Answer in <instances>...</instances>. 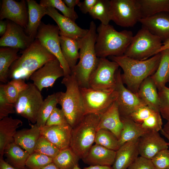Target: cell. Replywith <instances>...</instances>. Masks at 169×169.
I'll list each match as a JSON object with an SVG mask.
<instances>
[{"label":"cell","instance_id":"d6986e66","mask_svg":"<svg viewBox=\"0 0 169 169\" xmlns=\"http://www.w3.org/2000/svg\"><path fill=\"white\" fill-rule=\"evenodd\" d=\"M46 15L56 23L60 31V35L70 38L78 39L87 33L89 29L81 28L70 19L60 14L54 8H47Z\"/></svg>","mask_w":169,"mask_h":169},{"label":"cell","instance_id":"ac0fdd59","mask_svg":"<svg viewBox=\"0 0 169 169\" xmlns=\"http://www.w3.org/2000/svg\"><path fill=\"white\" fill-rule=\"evenodd\" d=\"M128 117L148 131L159 132L162 129L163 123L159 111L147 105L140 107Z\"/></svg>","mask_w":169,"mask_h":169},{"label":"cell","instance_id":"91938a15","mask_svg":"<svg viewBox=\"0 0 169 169\" xmlns=\"http://www.w3.org/2000/svg\"><path fill=\"white\" fill-rule=\"evenodd\" d=\"M22 169H29L27 168L25 166L23 168H22Z\"/></svg>","mask_w":169,"mask_h":169},{"label":"cell","instance_id":"9f6ffc18","mask_svg":"<svg viewBox=\"0 0 169 169\" xmlns=\"http://www.w3.org/2000/svg\"><path fill=\"white\" fill-rule=\"evenodd\" d=\"M162 130L169 136V123H166L162 128Z\"/></svg>","mask_w":169,"mask_h":169},{"label":"cell","instance_id":"f6af8a7d","mask_svg":"<svg viewBox=\"0 0 169 169\" xmlns=\"http://www.w3.org/2000/svg\"><path fill=\"white\" fill-rule=\"evenodd\" d=\"M68 124L61 109L55 107L48 118L45 124L47 126L58 125Z\"/></svg>","mask_w":169,"mask_h":169},{"label":"cell","instance_id":"60d3db41","mask_svg":"<svg viewBox=\"0 0 169 169\" xmlns=\"http://www.w3.org/2000/svg\"><path fill=\"white\" fill-rule=\"evenodd\" d=\"M61 150L41 135L35 146L34 152L39 153L54 158Z\"/></svg>","mask_w":169,"mask_h":169},{"label":"cell","instance_id":"8fae6325","mask_svg":"<svg viewBox=\"0 0 169 169\" xmlns=\"http://www.w3.org/2000/svg\"><path fill=\"white\" fill-rule=\"evenodd\" d=\"M111 20L124 27H132L141 18L137 0H110Z\"/></svg>","mask_w":169,"mask_h":169},{"label":"cell","instance_id":"8d00e7d4","mask_svg":"<svg viewBox=\"0 0 169 169\" xmlns=\"http://www.w3.org/2000/svg\"><path fill=\"white\" fill-rule=\"evenodd\" d=\"M5 95L8 101L14 104L17 100L19 94L28 87L25 80L13 79L5 84H1Z\"/></svg>","mask_w":169,"mask_h":169},{"label":"cell","instance_id":"277c9868","mask_svg":"<svg viewBox=\"0 0 169 169\" xmlns=\"http://www.w3.org/2000/svg\"><path fill=\"white\" fill-rule=\"evenodd\" d=\"M96 32L95 49L99 58L124 55L133 37L131 31L124 30L118 32L110 24L100 23Z\"/></svg>","mask_w":169,"mask_h":169},{"label":"cell","instance_id":"e575fe53","mask_svg":"<svg viewBox=\"0 0 169 169\" xmlns=\"http://www.w3.org/2000/svg\"><path fill=\"white\" fill-rule=\"evenodd\" d=\"M59 92L48 95L43 101L38 111L36 124L41 128L45 125L46 121L59 104Z\"/></svg>","mask_w":169,"mask_h":169},{"label":"cell","instance_id":"d4e9b609","mask_svg":"<svg viewBox=\"0 0 169 169\" xmlns=\"http://www.w3.org/2000/svg\"><path fill=\"white\" fill-rule=\"evenodd\" d=\"M28 8V22L25 29L26 34L35 39L42 17L46 15L47 8L41 5L34 0H26Z\"/></svg>","mask_w":169,"mask_h":169},{"label":"cell","instance_id":"681fc988","mask_svg":"<svg viewBox=\"0 0 169 169\" xmlns=\"http://www.w3.org/2000/svg\"><path fill=\"white\" fill-rule=\"evenodd\" d=\"M0 169H19L16 168L8 162H6L3 158H0Z\"/></svg>","mask_w":169,"mask_h":169},{"label":"cell","instance_id":"b9f144b4","mask_svg":"<svg viewBox=\"0 0 169 169\" xmlns=\"http://www.w3.org/2000/svg\"><path fill=\"white\" fill-rule=\"evenodd\" d=\"M53 158L44 154L34 152L29 155L25 166L29 169H40L53 162Z\"/></svg>","mask_w":169,"mask_h":169},{"label":"cell","instance_id":"30bf717a","mask_svg":"<svg viewBox=\"0 0 169 169\" xmlns=\"http://www.w3.org/2000/svg\"><path fill=\"white\" fill-rule=\"evenodd\" d=\"M119 67L114 61L99 58L97 66L90 76L89 88L104 91L115 90L116 73Z\"/></svg>","mask_w":169,"mask_h":169},{"label":"cell","instance_id":"f546056e","mask_svg":"<svg viewBox=\"0 0 169 169\" xmlns=\"http://www.w3.org/2000/svg\"><path fill=\"white\" fill-rule=\"evenodd\" d=\"M59 41L62 54L71 70L76 65L79 58V39L60 35Z\"/></svg>","mask_w":169,"mask_h":169},{"label":"cell","instance_id":"ba28073f","mask_svg":"<svg viewBox=\"0 0 169 169\" xmlns=\"http://www.w3.org/2000/svg\"><path fill=\"white\" fill-rule=\"evenodd\" d=\"M80 91L85 115L93 114L100 115L109 108L117 97L115 90L104 91L80 87Z\"/></svg>","mask_w":169,"mask_h":169},{"label":"cell","instance_id":"1f68e13d","mask_svg":"<svg viewBox=\"0 0 169 169\" xmlns=\"http://www.w3.org/2000/svg\"><path fill=\"white\" fill-rule=\"evenodd\" d=\"M4 155L8 162L14 167L22 169L25 166L29 154L14 142L8 145L4 151Z\"/></svg>","mask_w":169,"mask_h":169},{"label":"cell","instance_id":"4dcf8cb0","mask_svg":"<svg viewBox=\"0 0 169 169\" xmlns=\"http://www.w3.org/2000/svg\"><path fill=\"white\" fill-rule=\"evenodd\" d=\"M19 49L2 47L0 49V81L4 83L8 81L10 68L19 57Z\"/></svg>","mask_w":169,"mask_h":169},{"label":"cell","instance_id":"5b68a950","mask_svg":"<svg viewBox=\"0 0 169 169\" xmlns=\"http://www.w3.org/2000/svg\"><path fill=\"white\" fill-rule=\"evenodd\" d=\"M61 83L66 88L65 92H59V104L61 107L68 124L73 128L85 115L80 87L72 73L64 77Z\"/></svg>","mask_w":169,"mask_h":169},{"label":"cell","instance_id":"ffe728a7","mask_svg":"<svg viewBox=\"0 0 169 169\" xmlns=\"http://www.w3.org/2000/svg\"><path fill=\"white\" fill-rule=\"evenodd\" d=\"M139 22L163 42L169 39V13L162 12L150 17L141 18Z\"/></svg>","mask_w":169,"mask_h":169},{"label":"cell","instance_id":"bcb514c9","mask_svg":"<svg viewBox=\"0 0 169 169\" xmlns=\"http://www.w3.org/2000/svg\"><path fill=\"white\" fill-rule=\"evenodd\" d=\"M157 169H166L169 167V149L162 150L157 153L151 159Z\"/></svg>","mask_w":169,"mask_h":169},{"label":"cell","instance_id":"603a6c76","mask_svg":"<svg viewBox=\"0 0 169 169\" xmlns=\"http://www.w3.org/2000/svg\"><path fill=\"white\" fill-rule=\"evenodd\" d=\"M100 116L98 130L104 129L113 133L119 139L123 128L116 100Z\"/></svg>","mask_w":169,"mask_h":169},{"label":"cell","instance_id":"94428289","mask_svg":"<svg viewBox=\"0 0 169 169\" xmlns=\"http://www.w3.org/2000/svg\"><path fill=\"white\" fill-rule=\"evenodd\" d=\"M166 169H169V167H168V168H166Z\"/></svg>","mask_w":169,"mask_h":169},{"label":"cell","instance_id":"7c38bea8","mask_svg":"<svg viewBox=\"0 0 169 169\" xmlns=\"http://www.w3.org/2000/svg\"><path fill=\"white\" fill-rule=\"evenodd\" d=\"M60 31L57 25L45 24L41 22L35 39L59 61L64 73V76L70 75L71 70L64 58L61 50L59 41Z\"/></svg>","mask_w":169,"mask_h":169},{"label":"cell","instance_id":"c3c4849f","mask_svg":"<svg viewBox=\"0 0 169 169\" xmlns=\"http://www.w3.org/2000/svg\"><path fill=\"white\" fill-rule=\"evenodd\" d=\"M98 0H84L80 2L78 5L79 9L84 14L89 13L97 2Z\"/></svg>","mask_w":169,"mask_h":169},{"label":"cell","instance_id":"f1b7e54d","mask_svg":"<svg viewBox=\"0 0 169 169\" xmlns=\"http://www.w3.org/2000/svg\"><path fill=\"white\" fill-rule=\"evenodd\" d=\"M123 128L118 139L120 147L125 143L137 140L149 131L129 117H120Z\"/></svg>","mask_w":169,"mask_h":169},{"label":"cell","instance_id":"db71d44e","mask_svg":"<svg viewBox=\"0 0 169 169\" xmlns=\"http://www.w3.org/2000/svg\"><path fill=\"white\" fill-rule=\"evenodd\" d=\"M168 49H169V39L163 42L162 45L159 50L158 53H159L163 50Z\"/></svg>","mask_w":169,"mask_h":169},{"label":"cell","instance_id":"ab89813d","mask_svg":"<svg viewBox=\"0 0 169 169\" xmlns=\"http://www.w3.org/2000/svg\"><path fill=\"white\" fill-rule=\"evenodd\" d=\"M39 4L42 6L47 8L52 7L60 11L63 15L75 22L78 16L74 9L68 7L62 0H41Z\"/></svg>","mask_w":169,"mask_h":169},{"label":"cell","instance_id":"680465c9","mask_svg":"<svg viewBox=\"0 0 169 169\" xmlns=\"http://www.w3.org/2000/svg\"><path fill=\"white\" fill-rule=\"evenodd\" d=\"M81 169L80 168L79 166V165L76 166L75 167H74L73 169Z\"/></svg>","mask_w":169,"mask_h":169},{"label":"cell","instance_id":"484cf974","mask_svg":"<svg viewBox=\"0 0 169 169\" xmlns=\"http://www.w3.org/2000/svg\"><path fill=\"white\" fill-rule=\"evenodd\" d=\"M22 124L21 120L11 116H8L0 120V158H3L6 146L14 142L17 129Z\"/></svg>","mask_w":169,"mask_h":169},{"label":"cell","instance_id":"6da1fadb","mask_svg":"<svg viewBox=\"0 0 169 169\" xmlns=\"http://www.w3.org/2000/svg\"><path fill=\"white\" fill-rule=\"evenodd\" d=\"M161 53H159L144 60L133 59L123 55L110 56L109 58L116 63L122 69L121 77L124 84L133 92L137 94L142 82L151 76L156 71L159 64Z\"/></svg>","mask_w":169,"mask_h":169},{"label":"cell","instance_id":"9c48e42d","mask_svg":"<svg viewBox=\"0 0 169 169\" xmlns=\"http://www.w3.org/2000/svg\"><path fill=\"white\" fill-rule=\"evenodd\" d=\"M28 84L27 88L20 93L14 105L17 114L34 124L44 100L41 91L33 83Z\"/></svg>","mask_w":169,"mask_h":169},{"label":"cell","instance_id":"6f0895ef","mask_svg":"<svg viewBox=\"0 0 169 169\" xmlns=\"http://www.w3.org/2000/svg\"><path fill=\"white\" fill-rule=\"evenodd\" d=\"M161 134L165 137L168 140V144L169 146V136L166 134L164 131L162 130V129L161 131Z\"/></svg>","mask_w":169,"mask_h":169},{"label":"cell","instance_id":"f5cc1de1","mask_svg":"<svg viewBox=\"0 0 169 169\" xmlns=\"http://www.w3.org/2000/svg\"><path fill=\"white\" fill-rule=\"evenodd\" d=\"M83 169H112V167L107 166L95 165L85 167Z\"/></svg>","mask_w":169,"mask_h":169},{"label":"cell","instance_id":"5bb4252c","mask_svg":"<svg viewBox=\"0 0 169 169\" xmlns=\"http://www.w3.org/2000/svg\"><path fill=\"white\" fill-rule=\"evenodd\" d=\"M64 76V69L56 58L48 61L34 72L30 79L41 91L43 88L53 87L58 79Z\"/></svg>","mask_w":169,"mask_h":169},{"label":"cell","instance_id":"f35d334b","mask_svg":"<svg viewBox=\"0 0 169 169\" xmlns=\"http://www.w3.org/2000/svg\"><path fill=\"white\" fill-rule=\"evenodd\" d=\"M95 142L96 144L115 151L120 148L118 138L113 133L106 129L97 130Z\"/></svg>","mask_w":169,"mask_h":169},{"label":"cell","instance_id":"4fadbf2b","mask_svg":"<svg viewBox=\"0 0 169 169\" xmlns=\"http://www.w3.org/2000/svg\"><path fill=\"white\" fill-rule=\"evenodd\" d=\"M115 90L117 93L116 101L120 117H128L140 107L146 105L137 94L125 87L120 69H118L116 73Z\"/></svg>","mask_w":169,"mask_h":169},{"label":"cell","instance_id":"836d02e7","mask_svg":"<svg viewBox=\"0 0 169 169\" xmlns=\"http://www.w3.org/2000/svg\"><path fill=\"white\" fill-rule=\"evenodd\" d=\"M141 18L162 12L169 13V0H137Z\"/></svg>","mask_w":169,"mask_h":169},{"label":"cell","instance_id":"f907efd6","mask_svg":"<svg viewBox=\"0 0 169 169\" xmlns=\"http://www.w3.org/2000/svg\"><path fill=\"white\" fill-rule=\"evenodd\" d=\"M63 1L69 8L74 9L75 6L80 2L79 0H63Z\"/></svg>","mask_w":169,"mask_h":169},{"label":"cell","instance_id":"44dd1931","mask_svg":"<svg viewBox=\"0 0 169 169\" xmlns=\"http://www.w3.org/2000/svg\"><path fill=\"white\" fill-rule=\"evenodd\" d=\"M72 128L69 124L47 126L40 128L42 135L60 150L69 147Z\"/></svg>","mask_w":169,"mask_h":169},{"label":"cell","instance_id":"9a60e30c","mask_svg":"<svg viewBox=\"0 0 169 169\" xmlns=\"http://www.w3.org/2000/svg\"><path fill=\"white\" fill-rule=\"evenodd\" d=\"M8 22L7 30L0 39L1 47L18 49L22 51L28 48L35 40L24 31L19 25L9 20Z\"/></svg>","mask_w":169,"mask_h":169},{"label":"cell","instance_id":"7402d4cb","mask_svg":"<svg viewBox=\"0 0 169 169\" xmlns=\"http://www.w3.org/2000/svg\"><path fill=\"white\" fill-rule=\"evenodd\" d=\"M139 139L125 143L116 151L112 169H128L138 156Z\"/></svg>","mask_w":169,"mask_h":169},{"label":"cell","instance_id":"3957f363","mask_svg":"<svg viewBox=\"0 0 169 169\" xmlns=\"http://www.w3.org/2000/svg\"><path fill=\"white\" fill-rule=\"evenodd\" d=\"M96 26L92 21L87 34L79 39V61L71 69L80 87L89 88L90 76L98 64L99 58L96 54L95 44L97 36Z\"/></svg>","mask_w":169,"mask_h":169},{"label":"cell","instance_id":"7dc6e473","mask_svg":"<svg viewBox=\"0 0 169 169\" xmlns=\"http://www.w3.org/2000/svg\"><path fill=\"white\" fill-rule=\"evenodd\" d=\"M155 168L151 159L140 156L136 159L128 169H154Z\"/></svg>","mask_w":169,"mask_h":169},{"label":"cell","instance_id":"4316f807","mask_svg":"<svg viewBox=\"0 0 169 169\" xmlns=\"http://www.w3.org/2000/svg\"><path fill=\"white\" fill-rule=\"evenodd\" d=\"M40 136V128L35 124L31 125L29 129L18 131L14 137V142L30 155L34 152Z\"/></svg>","mask_w":169,"mask_h":169},{"label":"cell","instance_id":"74e56055","mask_svg":"<svg viewBox=\"0 0 169 169\" xmlns=\"http://www.w3.org/2000/svg\"><path fill=\"white\" fill-rule=\"evenodd\" d=\"M110 7V0H98L89 13L94 19L100 20L102 24L107 25L111 21Z\"/></svg>","mask_w":169,"mask_h":169},{"label":"cell","instance_id":"8992f818","mask_svg":"<svg viewBox=\"0 0 169 169\" xmlns=\"http://www.w3.org/2000/svg\"><path fill=\"white\" fill-rule=\"evenodd\" d=\"M100 120L98 115L86 114L72 128L69 147L80 159L85 157L95 142Z\"/></svg>","mask_w":169,"mask_h":169},{"label":"cell","instance_id":"2e32d148","mask_svg":"<svg viewBox=\"0 0 169 169\" xmlns=\"http://www.w3.org/2000/svg\"><path fill=\"white\" fill-rule=\"evenodd\" d=\"M26 1L3 0L0 11V19L6 18L25 29L28 22V12Z\"/></svg>","mask_w":169,"mask_h":169},{"label":"cell","instance_id":"7a4b0ae2","mask_svg":"<svg viewBox=\"0 0 169 169\" xmlns=\"http://www.w3.org/2000/svg\"><path fill=\"white\" fill-rule=\"evenodd\" d=\"M10 68L8 78L28 80L36 71L46 63L56 58L37 39L26 49Z\"/></svg>","mask_w":169,"mask_h":169},{"label":"cell","instance_id":"e0dca14e","mask_svg":"<svg viewBox=\"0 0 169 169\" xmlns=\"http://www.w3.org/2000/svg\"><path fill=\"white\" fill-rule=\"evenodd\" d=\"M168 142L157 131H149L139 140V155L149 159L151 160L161 151L168 149Z\"/></svg>","mask_w":169,"mask_h":169},{"label":"cell","instance_id":"11a10c76","mask_svg":"<svg viewBox=\"0 0 169 169\" xmlns=\"http://www.w3.org/2000/svg\"><path fill=\"white\" fill-rule=\"evenodd\" d=\"M40 169H59L53 162L49 163L46 166Z\"/></svg>","mask_w":169,"mask_h":169},{"label":"cell","instance_id":"816d5d0a","mask_svg":"<svg viewBox=\"0 0 169 169\" xmlns=\"http://www.w3.org/2000/svg\"><path fill=\"white\" fill-rule=\"evenodd\" d=\"M8 26V22L1 20L0 21V35L2 37L6 32Z\"/></svg>","mask_w":169,"mask_h":169},{"label":"cell","instance_id":"6125c7cd","mask_svg":"<svg viewBox=\"0 0 169 169\" xmlns=\"http://www.w3.org/2000/svg\"><path fill=\"white\" fill-rule=\"evenodd\" d=\"M154 169H157L155 168Z\"/></svg>","mask_w":169,"mask_h":169},{"label":"cell","instance_id":"83f0119b","mask_svg":"<svg viewBox=\"0 0 169 169\" xmlns=\"http://www.w3.org/2000/svg\"><path fill=\"white\" fill-rule=\"evenodd\" d=\"M157 88L151 77L145 79L141 84L137 94L146 104L159 111V97Z\"/></svg>","mask_w":169,"mask_h":169},{"label":"cell","instance_id":"7bdbcfd3","mask_svg":"<svg viewBox=\"0 0 169 169\" xmlns=\"http://www.w3.org/2000/svg\"><path fill=\"white\" fill-rule=\"evenodd\" d=\"M159 111L161 116L169 123V88L166 86L158 90Z\"/></svg>","mask_w":169,"mask_h":169},{"label":"cell","instance_id":"d590c367","mask_svg":"<svg viewBox=\"0 0 169 169\" xmlns=\"http://www.w3.org/2000/svg\"><path fill=\"white\" fill-rule=\"evenodd\" d=\"M80 158L70 147L60 150L53 158V162L59 169H72L79 165Z\"/></svg>","mask_w":169,"mask_h":169},{"label":"cell","instance_id":"cb8c5ba5","mask_svg":"<svg viewBox=\"0 0 169 169\" xmlns=\"http://www.w3.org/2000/svg\"><path fill=\"white\" fill-rule=\"evenodd\" d=\"M116 151L101 145H93L84 158V162L90 166L101 165L111 166L115 161Z\"/></svg>","mask_w":169,"mask_h":169},{"label":"cell","instance_id":"52a82bcc","mask_svg":"<svg viewBox=\"0 0 169 169\" xmlns=\"http://www.w3.org/2000/svg\"><path fill=\"white\" fill-rule=\"evenodd\" d=\"M163 42L143 27L133 36L124 55L134 59L146 60L159 53Z\"/></svg>","mask_w":169,"mask_h":169},{"label":"cell","instance_id":"ee69618b","mask_svg":"<svg viewBox=\"0 0 169 169\" xmlns=\"http://www.w3.org/2000/svg\"><path fill=\"white\" fill-rule=\"evenodd\" d=\"M15 112L14 104L8 101L0 85V120Z\"/></svg>","mask_w":169,"mask_h":169},{"label":"cell","instance_id":"d6a6232c","mask_svg":"<svg viewBox=\"0 0 169 169\" xmlns=\"http://www.w3.org/2000/svg\"><path fill=\"white\" fill-rule=\"evenodd\" d=\"M161 58L157 69L151 77L158 90L169 82V49L160 52Z\"/></svg>","mask_w":169,"mask_h":169}]
</instances>
